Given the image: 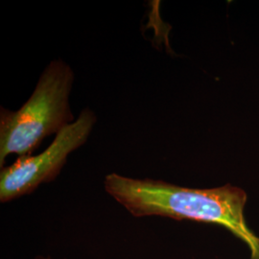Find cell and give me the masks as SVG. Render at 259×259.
Segmentation results:
<instances>
[{
  "mask_svg": "<svg viewBox=\"0 0 259 259\" xmlns=\"http://www.w3.org/2000/svg\"><path fill=\"white\" fill-rule=\"evenodd\" d=\"M104 188L135 217L160 216L221 226L245 243L250 259H259V236L246 222L248 197L239 187L189 188L111 173L105 177Z\"/></svg>",
  "mask_w": 259,
  "mask_h": 259,
  "instance_id": "6da1fadb",
  "label": "cell"
},
{
  "mask_svg": "<svg viewBox=\"0 0 259 259\" xmlns=\"http://www.w3.org/2000/svg\"><path fill=\"white\" fill-rule=\"evenodd\" d=\"M74 82L71 67L54 60L40 75L34 93L19 111L1 108L0 166L11 154L29 157L48 136L74 122L69 94Z\"/></svg>",
  "mask_w": 259,
  "mask_h": 259,
  "instance_id": "7a4b0ae2",
  "label": "cell"
},
{
  "mask_svg": "<svg viewBox=\"0 0 259 259\" xmlns=\"http://www.w3.org/2000/svg\"><path fill=\"white\" fill-rule=\"evenodd\" d=\"M97 121L87 108L73 123L56 135L52 143L37 156L19 157L13 164L1 168L0 202L7 203L35 191L42 184L59 176L67 157L89 139Z\"/></svg>",
  "mask_w": 259,
  "mask_h": 259,
  "instance_id": "3957f363",
  "label": "cell"
},
{
  "mask_svg": "<svg viewBox=\"0 0 259 259\" xmlns=\"http://www.w3.org/2000/svg\"><path fill=\"white\" fill-rule=\"evenodd\" d=\"M36 259H52L50 256H38Z\"/></svg>",
  "mask_w": 259,
  "mask_h": 259,
  "instance_id": "277c9868",
  "label": "cell"
}]
</instances>
